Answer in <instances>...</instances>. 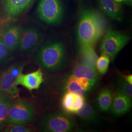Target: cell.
<instances>
[{
	"label": "cell",
	"mask_w": 132,
	"mask_h": 132,
	"mask_svg": "<svg viewBox=\"0 0 132 132\" xmlns=\"http://www.w3.org/2000/svg\"><path fill=\"white\" fill-rule=\"evenodd\" d=\"M35 116V109L33 105L28 101L17 100L12 102L10 106L7 124H29Z\"/></svg>",
	"instance_id": "cell-4"
},
{
	"label": "cell",
	"mask_w": 132,
	"mask_h": 132,
	"mask_svg": "<svg viewBox=\"0 0 132 132\" xmlns=\"http://www.w3.org/2000/svg\"><path fill=\"white\" fill-rule=\"evenodd\" d=\"M11 51L6 47L0 37V64L6 61L10 55Z\"/></svg>",
	"instance_id": "cell-24"
},
{
	"label": "cell",
	"mask_w": 132,
	"mask_h": 132,
	"mask_svg": "<svg viewBox=\"0 0 132 132\" xmlns=\"http://www.w3.org/2000/svg\"><path fill=\"white\" fill-rule=\"evenodd\" d=\"M42 33L33 27L23 28L18 47L22 52H32L38 48L43 41Z\"/></svg>",
	"instance_id": "cell-9"
},
{
	"label": "cell",
	"mask_w": 132,
	"mask_h": 132,
	"mask_svg": "<svg viewBox=\"0 0 132 132\" xmlns=\"http://www.w3.org/2000/svg\"><path fill=\"white\" fill-rule=\"evenodd\" d=\"M110 58L105 54H101V55L98 57L96 62L95 67L99 73L104 75L107 72L110 63Z\"/></svg>",
	"instance_id": "cell-21"
},
{
	"label": "cell",
	"mask_w": 132,
	"mask_h": 132,
	"mask_svg": "<svg viewBox=\"0 0 132 132\" xmlns=\"http://www.w3.org/2000/svg\"><path fill=\"white\" fill-rule=\"evenodd\" d=\"M23 28L18 24H13L7 27L2 33L1 38L6 47L11 52L18 47Z\"/></svg>",
	"instance_id": "cell-11"
},
{
	"label": "cell",
	"mask_w": 132,
	"mask_h": 132,
	"mask_svg": "<svg viewBox=\"0 0 132 132\" xmlns=\"http://www.w3.org/2000/svg\"><path fill=\"white\" fill-rule=\"evenodd\" d=\"M75 126L74 121L71 117L62 113L46 114L40 122V127L44 132H70Z\"/></svg>",
	"instance_id": "cell-6"
},
{
	"label": "cell",
	"mask_w": 132,
	"mask_h": 132,
	"mask_svg": "<svg viewBox=\"0 0 132 132\" xmlns=\"http://www.w3.org/2000/svg\"><path fill=\"white\" fill-rule=\"evenodd\" d=\"M114 1L121 4H124L129 6H132V0H114Z\"/></svg>",
	"instance_id": "cell-25"
},
{
	"label": "cell",
	"mask_w": 132,
	"mask_h": 132,
	"mask_svg": "<svg viewBox=\"0 0 132 132\" xmlns=\"http://www.w3.org/2000/svg\"><path fill=\"white\" fill-rule=\"evenodd\" d=\"M44 81L42 71L41 69L31 73L20 74L17 79V85L24 87L30 91L37 90Z\"/></svg>",
	"instance_id": "cell-10"
},
{
	"label": "cell",
	"mask_w": 132,
	"mask_h": 132,
	"mask_svg": "<svg viewBox=\"0 0 132 132\" xmlns=\"http://www.w3.org/2000/svg\"><path fill=\"white\" fill-rule=\"evenodd\" d=\"M85 103L84 95L67 92L62 99V107L66 113H76Z\"/></svg>",
	"instance_id": "cell-12"
},
{
	"label": "cell",
	"mask_w": 132,
	"mask_h": 132,
	"mask_svg": "<svg viewBox=\"0 0 132 132\" xmlns=\"http://www.w3.org/2000/svg\"><path fill=\"white\" fill-rule=\"evenodd\" d=\"M65 55V47L63 43L53 41L40 48L37 54L39 64L48 71H56L61 67Z\"/></svg>",
	"instance_id": "cell-2"
},
{
	"label": "cell",
	"mask_w": 132,
	"mask_h": 132,
	"mask_svg": "<svg viewBox=\"0 0 132 132\" xmlns=\"http://www.w3.org/2000/svg\"><path fill=\"white\" fill-rule=\"evenodd\" d=\"M132 84H129L126 81L121 79L119 83V89L118 90L123 94L127 95L130 98H132Z\"/></svg>",
	"instance_id": "cell-23"
},
{
	"label": "cell",
	"mask_w": 132,
	"mask_h": 132,
	"mask_svg": "<svg viewBox=\"0 0 132 132\" xmlns=\"http://www.w3.org/2000/svg\"><path fill=\"white\" fill-rule=\"evenodd\" d=\"M32 128L28 124L23 125H8L3 129V132H29L33 131Z\"/></svg>",
	"instance_id": "cell-22"
},
{
	"label": "cell",
	"mask_w": 132,
	"mask_h": 132,
	"mask_svg": "<svg viewBox=\"0 0 132 132\" xmlns=\"http://www.w3.org/2000/svg\"><path fill=\"white\" fill-rule=\"evenodd\" d=\"M76 114L80 118L86 121L94 120L97 116L96 112L94 107L87 103H85Z\"/></svg>",
	"instance_id": "cell-19"
},
{
	"label": "cell",
	"mask_w": 132,
	"mask_h": 132,
	"mask_svg": "<svg viewBox=\"0 0 132 132\" xmlns=\"http://www.w3.org/2000/svg\"><path fill=\"white\" fill-rule=\"evenodd\" d=\"M70 76L77 78L88 80L94 85L98 78L95 67L84 62H82L76 66Z\"/></svg>",
	"instance_id": "cell-13"
},
{
	"label": "cell",
	"mask_w": 132,
	"mask_h": 132,
	"mask_svg": "<svg viewBox=\"0 0 132 132\" xmlns=\"http://www.w3.org/2000/svg\"><path fill=\"white\" fill-rule=\"evenodd\" d=\"M35 0H0V19L9 21L26 12Z\"/></svg>",
	"instance_id": "cell-8"
},
{
	"label": "cell",
	"mask_w": 132,
	"mask_h": 132,
	"mask_svg": "<svg viewBox=\"0 0 132 132\" xmlns=\"http://www.w3.org/2000/svg\"><path fill=\"white\" fill-rule=\"evenodd\" d=\"M130 40V36L126 33L117 30H109L104 35L100 45L101 54H105L113 60Z\"/></svg>",
	"instance_id": "cell-5"
},
{
	"label": "cell",
	"mask_w": 132,
	"mask_h": 132,
	"mask_svg": "<svg viewBox=\"0 0 132 132\" xmlns=\"http://www.w3.org/2000/svg\"><path fill=\"white\" fill-rule=\"evenodd\" d=\"M131 98L118 90L113 98L111 108L113 115L119 116L126 113L131 108Z\"/></svg>",
	"instance_id": "cell-15"
},
{
	"label": "cell",
	"mask_w": 132,
	"mask_h": 132,
	"mask_svg": "<svg viewBox=\"0 0 132 132\" xmlns=\"http://www.w3.org/2000/svg\"><path fill=\"white\" fill-rule=\"evenodd\" d=\"M24 64L16 62L11 65L0 76V92L7 94L12 98L19 96V89L16 81L22 73Z\"/></svg>",
	"instance_id": "cell-7"
},
{
	"label": "cell",
	"mask_w": 132,
	"mask_h": 132,
	"mask_svg": "<svg viewBox=\"0 0 132 132\" xmlns=\"http://www.w3.org/2000/svg\"><path fill=\"white\" fill-rule=\"evenodd\" d=\"M12 98L7 94L0 92V129L7 124L10 106Z\"/></svg>",
	"instance_id": "cell-16"
},
{
	"label": "cell",
	"mask_w": 132,
	"mask_h": 132,
	"mask_svg": "<svg viewBox=\"0 0 132 132\" xmlns=\"http://www.w3.org/2000/svg\"><path fill=\"white\" fill-rule=\"evenodd\" d=\"M65 89L66 92H71L82 95H84L87 92L79 82L71 76H69L66 81Z\"/></svg>",
	"instance_id": "cell-20"
},
{
	"label": "cell",
	"mask_w": 132,
	"mask_h": 132,
	"mask_svg": "<svg viewBox=\"0 0 132 132\" xmlns=\"http://www.w3.org/2000/svg\"><path fill=\"white\" fill-rule=\"evenodd\" d=\"M113 98L111 90L109 89L102 90L99 93L97 98V103L100 110L103 112L109 111L111 107Z\"/></svg>",
	"instance_id": "cell-17"
},
{
	"label": "cell",
	"mask_w": 132,
	"mask_h": 132,
	"mask_svg": "<svg viewBox=\"0 0 132 132\" xmlns=\"http://www.w3.org/2000/svg\"><path fill=\"white\" fill-rule=\"evenodd\" d=\"M99 9L114 21L122 19L123 10L122 4L114 0H97Z\"/></svg>",
	"instance_id": "cell-14"
},
{
	"label": "cell",
	"mask_w": 132,
	"mask_h": 132,
	"mask_svg": "<svg viewBox=\"0 0 132 132\" xmlns=\"http://www.w3.org/2000/svg\"><path fill=\"white\" fill-rule=\"evenodd\" d=\"M80 54L83 58V61L95 67L96 62L98 58L93 46H80Z\"/></svg>",
	"instance_id": "cell-18"
},
{
	"label": "cell",
	"mask_w": 132,
	"mask_h": 132,
	"mask_svg": "<svg viewBox=\"0 0 132 132\" xmlns=\"http://www.w3.org/2000/svg\"><path fill=\"white\" fill-rule=\"evenodd\" d=\"M37 13L39 19L46 24L50 25L60 24L65 15L62 0H40Z\"/></svg>",
	"instance_id": "cell-3"
},
{
	"label": "cell",
	"mask_w": 132,
	"mask_h": 132,
	"mask_svg": "<svg viewBox=\"0 0 132 132\" xmlns=\"http://www.w3.org/2000/svg\"><path fill=\"white\" fill-rule=\"evenodd\" d=\"M106 19L97 10L85 8L80 11L77 25V37L80 46H93L104 34Z\"/></svg>",
	"instance_id": "cell-1"
},
{
	"label": "cell",
	"mask_w": 132,
	"mask_h": 132,
	"mask_svg": "<svg viewBox=\"0 0 132 132\" xmlns=\"http://www.w3.org/2000/svg\"><path fill=\"white\" fill-rule=\"evenodd\" d=\"M123 78L128 83L132 84V76L131 75L127 76H123Z\"/></svg>",
	"instance_id": "cell-26"
}]
</instances>
